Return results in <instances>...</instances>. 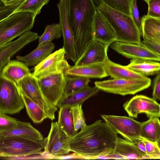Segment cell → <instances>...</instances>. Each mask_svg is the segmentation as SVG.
I'll list each match as a JSON object with an SVG mask.
<instances>
[{
	"label": "cell",
	"mask_w": 160,
	"mask_h": 160,
	"mask_svg": "<svg viewBox=\"0 0 160 160\" xmlns=\"http://www.w3.org/2000/svg\"><path fill=\"white\" fill-rule=\"evenodd\" d=\"M118 134L105 122L98 120L87 125L68 141L71 152L85 159H95L112 153Z\"/></svg>",
	"instance_id": "6da1fadb"
},
{
	"label": "cell",
	"mask_w": 160,
	"mask_h": 160,
	"mask_svg": "<svg viewBox=\"0 0 160 160\" xmlns=\"http://www.w3.org/2000/svg\"><path fill=\"white\" fill-rule=\"evenodd\" d=\"M96 6L92 0H69V19L75 41L77 60L94 39Z\"/></svg>",
	"instance_id": "7a4b0ae2"
},
{
	"label": "cell",
	"mask_w": 160,
	"mask_h": 160,
	"mask_svg": "<svg viewBox=\"0 0 160 160\" xmlns=\"http://www.w3.org/2000/svg\"><path fill=\"white\" fill-rule=\"evenodd\" d=\"M114 29L117 41L138 44L142 43L141 34L132 17L105 4L96 7Z\"/></svg>",
	"instance_id": "3957f363"
},
{
	"label": "cell",
	"mask_w": 160,
	"mask_h": 160,
	"mask_svg": "<svg viewBox=\"0 0 160 160\" xmlns=\"http://www.w3.org/2000/svg\"><path fill=\"white\" fill-rule=\"evenodd\" d=\"M36 16L31 12H19L0 20V46L30 31Z\"/></svg>",
	"instance_id": "277c9868"
},
{
	"label": "cell",
	"mask_w": 160,
	"mask_h": 160,
	"mask_svg": "<svg viewBox=\"0 0 160 160\" xmlns=\"http://www.w3.org/2000/svg\"><path fill=\"white\" fill-rule=\"evenodd\" d=\"M43 149V141L18 136L0 138L1 157H24L41 155Z\"/></svg>",
	"instance_id": "5b68a950"
},
{
	"label": "cell",
	"mask_w": 160,
	"mask_h": 160,
	"mask_svg": "<svg viewBox=\"0 0 160 160\" xmlns=\"http://www.w3.org/2000/svg\"><path fill=\"white\" fill-rule=\"evenodd\" d=\"M150 78L137 79H113L95 82V86L106 92L125 96L134 95L149 87Z\"/></svg>",
	"instance_id": "8992f818"
},
{
	"label": "cell",
	"mask_w": 160,
	"mask_h": 160,
	"mask_svg": "<svg viewBox=\"0 0 160 160\" xmlns=\"http://www.w3.org/2000/svg\"><path fill=\"white\" fill-rule=\"evenodd\" d=\"M24 106L18 86L0 76V112L16 114L19 113Z\"/></svg>",
	"instance_id": "52a82bcc"
},
{
	"label": "cell",
	"mask_w": 160,
	"mask_h": 160,
	"mask_svg": "<svg viewBox=\"0 0 160 160\" xmlns=\"http://www.w3.org/2000/svg\"><path fill=\"white\" fill-rule=\"evenodd\" d=\"M69 138L57 122H52L48 135L43 141V151L41 155L59 157L69 154L71 152Z\"/></svg>",
	"instance_id": "ba28073f"
},
{
	"label": "cell",
	"mask_w": 160,
	"mask_h": 160,
	"mask_svg": "<svg viewBox=\"0 0 160 160\" xmlns=\"http://www.w3.org/2000/svg\"><path fill=\"white\" fill-rule=\"evenodd\" d=\"M67 76L65 73H61L38 79L43 95L55 107H58L64 99Z\"/></svg>",
	"instance_id": "9c48e42d"
},
{
	"label": "cell",
	"mask_w": 160,
	"mask_h": 160,
	"mask_svg": "<svg viewBox=\"0 0 160 160\" xmlns=\"http://www.w3.org/2000/svg\"><path fill=\"white\" fill-rule=\"evenodd\" d=\"M20 88L44 110L53 120L55 119V112L57 107L52 105L43 95L40 89L38 79L32 73L24 77L18 83Z\"/></svg>",
	"instance_id": "30bf717a"
},
{
	"label": "cell",
	"mask_w": 160,
	"mask_h": 160,
	"mask_svg": "<svg viewBox=\"0 0 160 160\" xmlns=\"http://www.w3.org/2000/svg\"><path fill=\"white\" fill-rule=\"evenodd\" d=\"M101 117L115 132L125 139L134 142L140 137L142 122L125 116L102 115Z\"/></svg>",
	"instance_id": "8fae6325"
},
{
	"label": "cell",
	"mask_w": 160,
	"mask_h": 160,
	"mask_svg": "<svg viewBox=\"0 0 160 160\" xmlns=\"http://www.w3.org/2000/svg\"><path fill=\"white\" fill-rule=\"evenodd\" d=\"M65 54L63 47L56 50L35 66L32 74L38 79L55 74L65 73L71 67L65 58Z\"/></svg>",
	"instance_id": "7c38bea8"
},
{
	"label": "cell",
	"mask_w": 160,
	"mask_h": 160,
	"mask_svg": "<svg viewBox=\"0 0 160 160\" xmlns=\"http://www.w3.org/2000/svg\"><path fill=\"white\" fill-rule=\"evenodd\" d=\"M57 5L59 12V24L63 38V47L67 58L75 63L77 59L74 38L69 19V0H60Z\"/></svg>",
	"instance_id": "4fadbf2b"
},
{
	"label": "cell",
	"mask_w": 160,
	"mask_h": 160,
	"mask_svg": "<svg viewBox=\"0 0 160 160\" xmlns=\"http://www.w3.org/2000/svg\"><path fill=\"white\" fill-rule=\"evenodd\" d=\"M129 116L137 118L139 114H145L149 118L160 117V104L146 96L138 95L132 98L123 105Z\"/></svg>",
	"instance_id": "5bb4252c"
},
{
	"label": "cell",
	"mask_w": 160,
	"mask_h": 160,
	"mask_svg": "<svg viewBox=\"0 0 160 160\" xmlns=\"http://www.w3.org/2000/svg\"><path fill=\"white\" fill-rule=\"evenodd\" d=\"M109 46L118 53L128 58L160 62V56L149 49L142 42L140 44H138L116 41Z\"/></svg>",
	"instance_id": "9a60e30c"
},
{
	"label": "cell",
	"mask_w": 160,
	"mask_h": 160,
	"mask_svg": "<svg viewBox=\"0 0 160 160\" xmlns=\"http://www.w3.org/2000/svg\"><path fill=\"white\" fill-rule=\"evenodd\" d=\"M37 33L31 31L23 34L16 40L0 46V71L11 58L28 43L39 39Z\"/></svg>",
	"instance_id": "2e32d148"
},
{
	"label": "cell",
	"mask_w": 160,
	"mask_h": 160,
	"mask_svg": "<svg viewBox=\"0 0 160 160\" xmlns=\"http://www.w3.org/2000/svg\"><path fill=\"white\" fill-rule=\"evenodd\" d=\"M103 159H142L148 158L133 142L118 137L112 153L103 157Z\"/></svg>",
	"instance_id": "e0dca14e"
},
{
	"label": "cell",
	"mask_w": 160,
	"mask_h": 160,
	"mask_svg": "<svg viewBox=\"0 0 160 160\" xmlns=\"http://www.w3.org/2000/svg\"><path fill=\"white\" fill-rule=\"evenodd\" d=\"M109 45L94 39L88 46L84 52L75 63V65L104 62L107 55Z\"/></svg>",
	"instance_id": "ac0fdd59"
},
{
	"label": "cell",
	"mask_w": 160,
	"mask_h": 160,
	"mask_svg": "<svg viewBox=\"0 0 160 160\" xmlns=\"http://www.w3.org/2000/svg\"><path fill=\"white\" fill-rule=\"evenodd\" d=\"M94 39L109 46L117 41V37L113 28L99 12L97 10L93 23Z\"/></svg>",
	"instance_id": "d6986e66"
},
{
	"label": "cell",
	"mask_w": 160,
	"mask_h": 160,
	"mask_svg": "<svg viewBox=\"0 0 160 160\" xmlns=\"http://www.w3.org/2000/svg\"><path fill=\"white\" fill-rule=\"evenodd\" d=\"M68 75L88 78H102L108 76L104 62H98L82 65H74L66 72Z\"/></svg>",
	"instance_id": "ffe728a7"
},
{
	"label": "cell",
	"mask_w": 160,
	"mask_h": 160,
	"mask_svg": "<svg viewBox=\"0 0 160 160\" xmlns=\"http://www.w3.org/2000/svg\"><path fill=\"white\" fill-rule=\"evenodd\" d=\"M31 73L25 62L18 60H10L0 71V76L17 84Z\"/></svg>",
	"instance_id": "44dd1931"
},
{
	"label": "cell",
	"mask_w": 160,
	"mask_h": 160,
	"mask_svg": "<svg viewBox=\"0 0 160 160\" xmlns=\"http://www.w3.org/2000/svg\"><path fill=\"white\" fill-rule=\"evenodd\" d=\"M106 72L113 79H137L148 77L141 75L124 66L110 60L108 55L104 62Z\"/></svg>",
	"instance_id": "7402d4cb"
},
{
	"label": "cell",
	"mask_w": 160,
	"mask_h": 160,
	"mask_svg": "<svg viewBox=\"0 0 160 160\" xmlns=\"http://www.w3.org/2000/svg\"><path fill=\"white\" fill-rule=\"evenodd\" d=\"M54 44L52 42L38 46L29 53L24 56H17V60L24 62L28 66H36L52 54L55 48Z\"/></svg>",
	"instance_id": "603a6c76"
},
{
	"label": "cell",
	"mask_w": 160,
	"mask_h": 160,
	"mask_svg": "<svg viewBox=\"0 0 160 160\" xmlns=\"http://www.w3.org/2000/svg\"><path fill=\"white\" fill-rule=\"evenodd\" d=\"M8 136H18L42 142L43 136L28 122L18 120L17 127L8 131L0 132V138Z\"/></svg>",
	"instance_id": "cb8c5ba5"
},
{
	"label": "cell",
	"mask_w": 160,
	"mask_h": 160,
	"mask_svg": "<svg viewBox=\"0 0 160 160\" xmlns=\"http://www.w3.org/2000/svg\"><path fill=\"white\" fill-rule=\"evenodd\" d=\"M126 66L146 77L157 74L160 71V63L151 60L132 59Z\"/></svg>",
	"instance_id": "d4e9b609"
},
{
	"label": "cell",
	"mask_w": 160,
	"mask_h": 160,
	"mask_svg": "<svg viewBox=\"0 0 160 160\" xmlns=\"http://www.w3.org/2000/svg\"><path fill=\"white\" fill-rule=\"evenodd\" d=\"M58 111V123L62 130L69 137L75 135L76 131L72 111V106L64 105L59 106Z\"/></svg>",
	"instance_id": "484cf974"
},
{
	"label": "cell",
	"mask_w": 160,
	"mask_h": 160,
	"mask_svg": "<svg viewBox=\"0 0 160 160\" xmlns=\"http://www.w3.org/2000/svg\"><path fill=\"white\" fill-rule=\"evenodd\" d=\"M140 137L157 143L160 142V120L158 118H151L142 122Z\"/></svg>",
	"instance_id": "4316f807"
},
{
	"label": "cell",
	"mask_w": 160,
	"mask_h": 160,
	"mask_svg": "<svg viewBox=\"0 0 160 160\" xmlns=\"http://www.w3.org/2000/svg\"><path fill=\"white\" fill-rule=\"evenodd\" d=\"M20 89L27 113L33 122L35 123H39L46 119H49L45 111L20 88Z\"/></svg>",
	"instance_id": "83f0119b"
},
{
	"label": "cell",
	"mask_w": 160,
	"mask_h": 160,
	"mask_svg": "<svg viewBox=\"0 0 160 160\" xmlns=\"http://www.w3.org/2000/svg\"><path fill=\"white\" fill-rule=\"evenodd\" d=\"M99 90L96 86L91 87L88 85L65 98L59 107L64 105H82L84 101L95 94Z\"/></svg>",
	"instance_id": "f1b7e54d"
},
{
	"label": "cell",
	"mask_w": 160,
	"mask_h": 160,
	"mask_svg": "<svg viewBox=\"0 0 160 160\" xmlns=\"http://www.w3.org/2000/svg\"><path fill=\"white\" fill-rule=\"evenodd\" d=\"M90 81L89 78H88L67 75L65 87L64 99L88 85Z\"/></svg>",
	"instance_id": "f546056e"
},
{
	"label": "cell",
	"mask_w": 160,
	"mask_h": 160,
	"mask_svg": "<svg viewBox=\"0 0 160 160\" xmlns=\"http://www.w3.org/2000/svg\"><path fill=\"white\" fill-rule=\"evenodd\" d=\"M96 7L105 4L110 7L131 16L133 0H92Z\"/></svg>",
	"instance_id": "4dcf8cb0"
},
{
	"label": "cell",
	"mask_w": 160,
	"mask_h": 160,
	"mask_svg": "<svg viewBox=\"0 0 160 160\" xmlns=\"http://www.w3.org/2000/svg\"><path fill=\"white\" fill-rule=\"evenodd\" d=\"M141 24L142 37L160 32V18H153L145 15L141 18Z\"/></svg>",
	"instance_id": "1f68e13d"
},
{
	"label": "cell",
	"mask_w": 160,
	"mask_h": 160,
	"mask_svg": "<svg viewBox=\"0 0 160 160\" xmlns=\"http://www.w3.org/2000/svg\"><path fill=\"white\" fill-rule=\"evenodd\" d=\"M62 35L59 24L52 23L46 25L44 32L39 37L38 46L51 42L54 39L60 38Z\"/></svg>",
	"instance_id": "d6a6232c"
},
{
	"label": "cell",
	"mask_w": 160,
	"mask_h": 160,
	"mask_svg": "<svg viewBox=\"0 0 160 160\" xmlns=\"http://www.w3.org/2000/svg\"><path fill=\"white\" fill-rule=\"evenodd\" d=\"M49 1V0H26L11 14L19 12H27L34 13L37 16L40 13L42 8L47 5Z\"/></svg>",
	"instance_id": "836d02e7"
},
{
	"label": "cell",
	"mask_w": 160,
	"mask_h": 160,
	"mask_svg": "<svg viewBox=\"0 0 160 160\" xmlns=\"http://www.w3.org/2000/svg\"><path fill=\"white\" fill-rule=\"evenodd\" d=\"M72 111L75 128L78 132L79 129H82L87 125L82 109V104L72 106Z\"/></svg>",
	"instance_id": "e575fe53"
},
{
	"label": "cell",
	"mask_w": 160,
	"mask_h": 160,
	"mask_svg": "<svg viewBox=\"0 0 160 160\" xmlns=\"http://www.w3.org/2000/svg\"><path fill=\"white\" fill-rule=\"evenodd\" d=\"M18 120L7 114L0 112V132L11 130L17 126Z\"/></svg>",
	"instance_id": "d590c367"
},
{
	"label": "cell",
	"mask_w": 160,
	"mask_h": 160,
	"mask_svg": "<svg viewBox=\"0 0 160 160\" xmlns=\"http://www.w3.org/2000/svg\"><path fill=\"white\" fill-rule=\"evenodd\" d=\"M141 138L145 145L148 159H160V148L158 143Z\"/></svg>",
	"instance_id": "8d00e7d4"
},
{
	"label": "cell",
	"mask_w": 160,
	"mask_h": 160,
	"mask_svg": "<svg viewBox=\"0 0 160 160\" xmlns=\"http://www.w3.org/2000/svg\"><path fill=\"white\" fill-rule=\"evenodd\" d=\"M148 10L146 16L155 18H160V0H149Z\"/></svg>",
	"instance_id": "74e56055"
},
{
	"label": "cell",
	"mask_w": 160,
	"mask_h": 160,
	"mask_svg": "<svg viewBox=\"0 0 160 160\" xmlns=\"http://www.w3.org/2000/svg\"><path fill=\"white\" fill-rule=\"evenodd\" d=\"M137 1V0H133L131 9V16L142 35L141 21L139 18V12Z\"/></svg>",
	"instance_id": "f35d334b"
},
{
	"label": "cell",
	"mask_w": 160,
	"mask_h": 160,
	"mask_svg": "<svg viewBox=\"0 0 160 160\" xmlns=\"http://www.w3.org/2000/svg\"><path fill=\"white\" fill-rule=\"evenodd\" d=\"M152 96L155 100L160 101V71L153 81Z\"/></svg>",
	"instance_id": "ab89813d"
},
{
	"label": "cell",
	"mask_w": 160,
	"mask_h": 160,
	"mask_svg": "<svg viewBox=\"0 0 160 160\" xmlns=\"http://www.w3.org/2000/svg\"><path fill=\"white\" fill-rule=\"evenodd\" d=\"M143 38L142 42L149 49L160 56V43L145 38Z\"/></svg>",
	"instance_id": "60d3db41"
},
{
	"label": "cell",
	"mask_w": 160,
	"mask_h": 160,
	"mask_svg": "<svg viewBox=\"0 0 160 160\" xmlns=\"http://www.w3.org/2000/svg\"><path fill=\"white\" fill-rule=\"evenodd\" d=\"M26 0H0L4 5L11 7L15 10Z\"/></svg>",
	"instance_id": "b9f144b4"
},
{
	"label": "cell",
	"mask_w": 160,
	"mask_h": 160,
	"mask_svg": "<svg viewBox=\"0 0 160 160\" xmlns=\"http://www.w3.org/2000/svg\"><path fill=\"white\" fill-rule=\"evenodd\" d=\"M133 142L138 149L144 154L146 155L145 145L141 138L140 137L139 138Z\"/></svg>",
	"instance_id": "7bdbcfd3"
},
{
	"label": "cell",
	"mask_w": 160,
	"mask_h": 160,
	"mask_svg": "<svg viewBox=\"0 0 160 160\" xmlns=\"http://www.w3.org/2000/svg\"><path fill=\"white\" fill-rule=\"evenodd\" d=\"M142 38H145L160 43V32H156L150 36Z\"/></svg>",
	"instance_id": "ee69618b"
},
{
	"label": "cell",
	"mask_w": 160,
	"mask_h": 160,
	"mask_svg": "<svg viewBox=\"0 0 160 160\" xmlns=\"http://www.w3.org/2000/svg\"><path fill=\"white\" fill-rule=\"evenodd\" d=\"M158 144L159 147L160 148V142L158 143Z\"/></svg>",
	"instance_id": "f6af8a7d"
},
{
	"label": "cell",
	"mask_w": 160,
	"mask_h": 160,
	"mask_svg": "<svg viewBox=\"0 0 160 160\" xmlns=\"http://www.w3.org/2000/svg\"><path fill=\"white\" fill-rule=\"evenodd\" d=\"M144 1H145L147 3H148V1L149 0H144Z\"/></svg>",
	"instance_id": "bcb514c9"
}]
</instances>
